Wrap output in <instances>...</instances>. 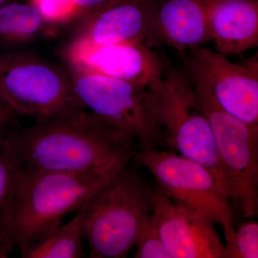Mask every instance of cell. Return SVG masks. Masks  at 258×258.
I'll return each instance as SVG.
<instances>
[{"mask_svg": "<svg viewBox=\"0 0 258 258\" xmlns=\"http://www.w3.org/2000/svg\"><path fill=\"white\" fill-rule=\"evenodd\" d=\"M28 127L6 125L7 137L22 165L60 172L118 171L139 152L132 137L83 108L35 118Z\"/></svg>", "mask_w": 258, "mask_h": 258, "instance_id": "cell-1", "label": "cell"}, {"mask_svg": "<svg viewBox=\"0 0 258 258\" xmlns=\"http://www.w3.org/2000/svg\"><path fill=\"white\" fill-rule=\"evenodd\" d=\"M116 172H60L23 167L14 201L0 227V257H8L14 247L21 250L60 225L70 212H79Z\"/></svg>", "mask_w": 258, "mask_h": 258, "instance_id": "cell-2", "label": "cell"}, {"mask_svg": "<svg viewBox=\"0 0 258 258\" xmlns=\"http://www.w3.org/2000/svg\"><path fill=\"white\" fill-rule=\"evenodd\" d=\"M135 160L117 171L79 210L89 257H125L135 247L139 227L154 212L159 191Z\"/></svg>", "mask_w": 258, "mask_h": 258, "instance_id": "cell-3", "label": "cell"}, {"mask_svg": "<svg viewBox=\"0 0 258 258\" xmlns=\"http://www.w3.org/2000/svg\"><path fill=\"white\" fill-rule=\"evenodd\" d=\"M67 67L80 108H88L132 137L139 151H171L159 121L152 88Z\"/></svg>", "mask_w": 258, "mask_h": 258, "instance_id": "cell-4", "label": "cell"}, {"mask_svg": "<svg viewBox=\"0 0 258 258\" xmlns=\"http://www.w3.org/2000/svg\"><path fill=\"white\" fill-rule=\"evenodd\" d=\"M152 89L157 97L159 121L171 150L205 166L226 198L236 200L211 127L187 74L167 66L161 82Z\"/></svg>", "mask_w": 258, "mask_h": 258, "instance_id": "cell-5", "label": "cell"}, {"mask_svg": "<svg viewBox=\"0 0 258 258\" xmlns=\"http://www.w3.org/2000/svg\"><path fill=\"white\" fill-rule=\"evenodd\" d=\"M0 93L17 114L35 118L80 108L68 70L30 52L0 54Z\"/></svg>", "mask_w": 258, "mask_h": 258, "instance_id": "cell-6", "label": "cell"}, {"mask_svg": "<svg viewBox=\"0 0 258 258\" xmlns=\"http://www.w3.org/2000/svg\"><path fill=\"white\" fill-rule=\"evenodd\" d=\"M156 180L158 188L174 203L197 210L214 225H221L226 242L235 232L229 199L205 166L174 151H139L134 157Z\"/></svg>", "mask_w": 258, "mask_h": 258, "instance_id": "cell-7", "label": "cell"}, {"mask_svg": "<svg viewBox=\"0 0 258 258\" xmlns=\"http://www.w3.org/2000/svg\"><path fill=\"white\" fill-rule=\"evenodd\" d=\"M191 81V80H190ZM205 117L211 127L219 156L225 166L245 218H252L258 203V125L231 115L206 88L193 82Z\"/></svg>", "mask_w": 258, "mask_h": 258, "instance_id": "cell-8", "label": "cell"}, {"mask_svg": "<svg viewBox=\"0 0 258 258\" xmlns=\"http://www.w3.org/2000/svg\"><path fill=\"white\" fill-rule=\"evenodd\" d=\"M218 52L203 46L190 49L184 60L190 80L201 85L219 105L244 123L258 125L257 55L232 63Z\"/></svg>", "mask_w": 258, "mask_h": 258, "instance_id": "cell-9", "label": "cell"}, {"mask_svg": "<svg viewBox=\"0 0 258 258\" xmlns=\"http://www.w3.org/2000/svg\"><path fill=\"white\" fill-rule=\"evenodd\" d=\"M66 66L153 88L167 66L143 43L93 45L72 39L62 52Z\"/></svg>", "mask_w": 258, "mask_h": 258, "instance_id": "cell-10", "label": "cell"}, {"mask_svg": "<svg viewBox=\"0 0 258 258\" xmlns=\"http://www.w3.org/2000/svg\"><path fill=\"white\" fill-rule=\"evenodd\" d=\"M158 230L172 258H223L215 225L200 212L174 203L160 190L154 210Z\"/></svg>", "mask_w": 258, "mask_h": 258, "instance_id": "cell-11", "label": "cell"}, {"mask_svg": "<svg viewBox=\"0 0 258 258\" xmlns=\"http://www.w3.org/2000/svg\"><path fill=\"white\" fill-rule=\"evenodd\" d=\"M156 0H111L81 19L72 39L106 46L143 43L149 47Z\"/></svg>", "mask_w": 258, "mask_h": 258, "instance_id": "cell-12", "label": "cell"}, {"mask_svg": "<svg viewBox=\"0 0 258 258\" xmlns=\"http://www.w3.org/2000/svg\"><path fill=\"white\" fill-rule=\"evenodd\" d=\"M212 0H156L149 45L162 42L184 58L190 49L210 41L209 11Z\"/></svg>", "mask_w": 258, "mask_h": 258, "instance_id": "cell-13", "label": "cell"}, {"mask_svg": "<svg viewBox=\"0 0 258 258\" xmlns=\"http://www.w3.org/2000/svg\"><path fill=\"white\" fill-rule=\"evenodd\" d=\"M208 29L210 41L225 57L257 47V0H212Z\"/></svg>", "mask_w": 258, "mask_h": 258, "instance_id": "cell-14", "label": "cell"}, {"mask_svg": "<svg viewBox=\"0 0 258 258\" xmlns=\"http://www.w3.org/2000/svg\"><path fill=\"white\" fill-rule=\"evenodd\" d=\"M80 213L63 226H57L20 251L23 258L86 257L83 247Z\"/></svg>", "mask_w": 258, "mask_h": 258, "instance_id": "cell-15", "label": "cell"}, {"mask_svg": "<svg viewBox=\"0 0 258 258\" xmlns=\"http://www.w3.org/2000/svg\"><path fill=\"white\" fill-rule=\"evenodd\" d=\"M49 25L30 3L11 2L0 7V45H22L36 39Z\"/></svg>", "mask_w": 258, "mask_h": 258, "instance_id": "cell-16", "label": "cell"}, {"mask_svg": "<svg viewBox=\"0 0 258 258\" xmlns=\"http://www.w3.org/2000/svg\"><path fill=\"white\" fill-rule=\"evenodd\" d=\"M6 125L0 126V227L14 201L23 168L8 142Z\"/></svg>", "mask_w": 258, "mask_h": 258, "instance_id": "cell-17", "label": "cell"}, {"mask_svg": "<svg viewBox=\"0 0 258 258\" xmlns=\"http://www.w3.org/2000/svg\"><path fill=\"white\" fill-rule=\"evenodd\" d=\"M135 246L136 258H172L161 239L154 212L141 224Z\"/></svg>", "mask_w": 258, "mask_h": 258, "instance_id": "cell-18", "label": "cell"}, {"mask_svg": "<svg viewBox=\"0 0 258 258\" xmlns=\"http://www.w3.org/2000/svg\"><path fill=\"white\" fill-rule=\"evenodd\" d=\"M49 26L66 25L85 16L71 0H28Z\"/></svg>", "mask_w": 258, "mask_h": 258, "instance_id": "cell-19", "label": "cell"}, {"mask_svg": "<svg viewBox=\"0 0 258 258\" xmlns=\"http://www.w3.org/2000/svg\"><path fill=\"white\" fill-rule=\"evenodd\" d=\"M258 224L247 222L235 230L224 247L223 258H257Z\"/></svg>", "mask_w": 258, "mask_h": 258, "instance_id": "cell-20", "label": "cell"}, {"mask_svg": "<svg viewBox=\"0 0 258 258\" xmlns=\"http://www.w3.org/2000/svg\"><path fill=\"white\" fill-rule=\"evenodd\" d=\"M17 113L12 107L5 101L4 97L0 93V126H4L13 120Z\"/></svg>", "mask_w": 258, "mask_h": 258, "instance_id": "cell-21", "label": "cell"}, {"mask_svg": "<svg viewBox=\"0 0 258 258\" xmlns=\"http://www.w3.org/2000/svg\"><path fill=\"white\" fill-rule=\"evenodd\" d=\"M74 4L84 12L85 16L101 6L109 3L111 0H71Z\"/></svg>", "mask_w": 258, "mask_h": 258, "instance_id": "cell-22", "label": "cell"}, {"mask_svg": "<svg viewBox=\"0 0 258 258\" xmlns=\"http://www.w3.org/2000/svg\"><path fill=\"white\" fill-rule=\"evenodd\" d=\"M10 1H11V0H0V7L7 4V3H11Z\"/></svg>", "mask_w": 258, "mask_h": 258, "instance_id": "cell-23", "label": "cell"}]
</instances>
